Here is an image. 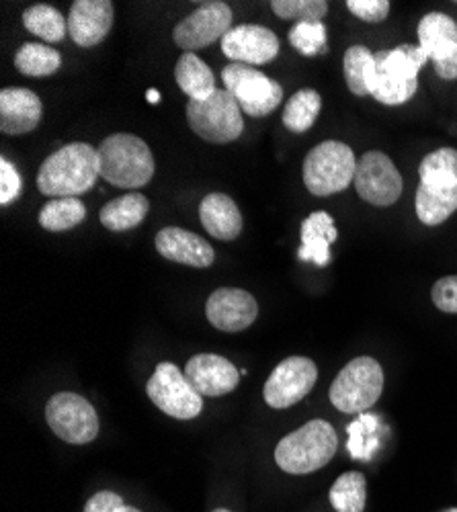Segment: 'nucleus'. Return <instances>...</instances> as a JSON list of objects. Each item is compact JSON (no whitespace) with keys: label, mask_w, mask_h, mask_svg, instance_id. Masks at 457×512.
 <instances>
[{"label":"nucleus","mask_w":457,"mask_h":512,"mask_svg":"<svg viewBox=\"0 0 457 512\" xmlns=\"http://www.w3.org/2000/svg\"><path fill=\"white\" fill-rule=\"evenodd\" d=\"M99 175V152L85 144L72 142L48 156L37 173V189L58 199L78 197L95 187Z\"/></svg>","instance_id":"obj_1"},{"label":"nucleus","mask_w":457,"mask_h":512,"mask_svg":"<svg viewBox=\"0 0 457 512\" xmlns=\"http://www.w3.org/2000/svg\"><path fill=\"white\" fill-rule=\"evenodd\" d=\"M339 449L337 431L332 424L316 418L302 429L283 437L275 449V461L287 474L304 476L324 467Z\"/></svg>","instance_id":"obj_2"},{"label":"nucleus","mask_w":457,"mask_h":512,"mask_svg":"<svg viewBox=\"0 0 457 512\" xmlns=\"http://www.w3.org/2000/svg\"><path fill=\"white\" fill-rule=\"evenodd\" d=\"M99 175L121 189H138L154 177V156L134 134H113L99 146Z\"/></svg>","instance_id":"obj_3"},{"label":"nucleus","mask_w":457,"mask_h":512,"mask_svg":"<svg viewBox=\"0 0 457 512\" xmlns=\"http://www.w3.org/2000/svg\"><path fill=\"white\" fill-rule=\"evenodd\" d=\"M357 160L353 150L337 140L318 144L304 158V185L312 195L326 197L355 183Z\"/></svg>","instance_id":"obj_4"},{"label":"nucleus","mask_w":457,"mask_h":512,"mask_svg":"<svg viewBox=\"0 0 457 512\" xmlns=\"http://www.w3.org/2000/svg\"><path fill=\"white\" fill-rule=\"evenodd\" d=\"M382 392V365L371 357H357L332 381L330 402L345 414H361L380 400Z\"/></svg>","instance_id":"obj_5"},{"label":"nucleus","mask_w":457,"mask_h":512,"mask_svg":"<svg viewBox=\"0 0 457 512\" xmlns=\"http://www.w3.org/2000/svg\"><path fill=\"white\" fill-rule=\"evenodd\" d=\"M187 121L191 130L210 144L234 142L244 132L242 109L226 89H218L205 101H189Z\"/></svg>","instance_id":"obj_6"},{"label":"nucleus","mask_w":457,"mask_h":512,"mask_svg":"<svg viewBox=\"0 0 457 512\" xmlns=\"http://www.w3.org/2000/svg\"><path fill=\"white\" fill-rule=\"evenodd\" d=\"M222 80L226 84V91L236 99L240 109L251 117H267L283 101V89L279 87V82L246 64L226 66Z\"/></svg>","instance_id":"obj_7"},{"label":"nucleus","mask_w":457,"mask_h":512,"mask_svg":"<svg viewBox=\"0 0 457 512\" xmlns=\"http://www.w3.org/2000/svg\"><path fill=\"white\" fill-rule=\"evenodd\" d=\"M46 420L56 437L72 445H87L99 435V416L95 408L78 394L62 392L50 398Z\"/></svg>","instance_id":"obj_8"},{"label":"nucleus","mask_w":457,"mask_h":512,"mask_svg":"<svg viewBox=\"0 0 457 512\" xmlns=\"http://www.w3.org/2000/svg\"><path fill=\"white\" fill-rule=\"evenodd\" d=\"M148 398L160 408L179 420H191L199 416L203 408V396H199L183 371L173 363H160L146 386Z\"/></svg>","instance_id":"obj_9"},{"label":"nucleus","mask_w":457,"mask_h":512,"mask_svg":"<svg viewBox=\"0 0 457 512\" xmlns=\"http://www.w3.org/2000/svg\"><path fill=\"white\" fill-rule=\"evenodd\" d=\"M355 189L363 201L388 207L402 195V177L388 154L371 150L357 162Z\"/></svg>","instance_id":"obj_10"},{"label":"nucleus","mask_w":457,"mask_h":512,"mask_svg":"<svg viewBox=\"0 0 457 512\" xmlns=\"http://www.w3.org/2000/svg\"><path fill=\"white\" fill-rule=\"evenodd\" d=\"M318 379V367L308 357H289L281 361L265 383V402L275 408L283 410L304 400Z\"/></svg>","instance_id":"obj_11"},{"label":"nucleus","mask_w":457,"mask_h":512,"mask_svg":"<svg viewBox=\"0 0 457 512\" xmlns=\"http://www.w3.org/2000/svg\"><path fill=\"white\" fill-rule=\"evenodd\" d=\"M232 11L226 3H205L181 23H177L173 37L175 44L187 54L216 44L232 29Z\"/></svg>","instance_id":"obj_12"},{"label":"nucleus","mask_w":457,"mask_h":512,"mask_svg":"<svg viewBox=\"0 0 457 512\" xmlns=\"http://www.w3.org/2000/svg\"><path fill=\"white\" fill-rule=\"evenodd\" d=\"M205 314L222 332H242L259 318V304L244 289L220 287L207 300Z\"/></svg>","instance_id":"obj_13"},{"label":"nucleus","mask_w":457,"mask_h":512,"mask_svg":"<svg viewBox=\"0 0 457 512\" xmlns=\"http://www.w3.org/2000/svg\"><path fill=\"white\" fill-rule=\"evenodd\" d=\"M222 52L236 64L261 66L279 54V39L267 27L238 25L224 35Z\"/></svg>","instance_id":"obj_14"},{"label":"nucleus","mask_w":457,"mask_h":512,"mask_svg":"<svg viewBox=\"0 0 457 512\" xmlns=\"http://www.w3.org/2000/svg\"><path fill=\"white\" fill-rule=\"evenodd\" d=\"M185 377L199 396L218 398L226 396L240 383V371L224 357L201 353L189 359Z\"/></svg>","instance_id":"obj_15"},{"label":"nucleus","mask_w":457,"mask_h":512,"mask_svg":"<svg viewBox=\"0 0 457 512\" xmlns=\"http://www.w3.org/2000/svg\"><path fill=\"white\" fill-rule=\"evenodd\" d=\"M113 27V3L109 0H76L70 7L68 31L82 48H95Z\"/></svg>","instance_id":"obj_16"},{"label":"nucleus","mask_w":457,"mask_h":512,"mask_svg":"<svg viewBox=\"0 0 457 512\" xmlns=\"http://www.w3.org/2000/svg\"><path fill=\"white\" fill-rule=\"evenodd\" d=\"M156 250L164 256V259L179 265L195 267V269L212 267L216 259L210 242L193 232H187L175 226L164 228L156 234Z\"/></svg>","instance_id":"obj_17"},{"label":"nucleus","mask_w":457,"mask_h":512,"mask_svg":"<svg viewBox=\"0 0 457 512\" xmlns=\"http://www.w3.org/2000/svg\"><path fill=\"white\" fill-rule=\"evenodd\" d=\"M41 101L29 89H3L0 93V132L23 136L41 121Z\"/></svg>","instance_id":"obj_18"},{"label":"nucleus","mask_w":457,"mask_h":512,"mask_svg":"<svg viewBox=\"0 0 457 512\" xmlns=\"http://www.w3.org/2000/svg\"><path fill=\"white\" fill-rule=\"evenodd\" d=\"M199 218L205 232L218 240H236L242 232V213L232 197L210 193L199 205Z\"/></svg>","instance_id":"obj_19"},{"label":"nucleus","mask_w":457,"mask_h":512,"mask_svg":"<svg viewBox=\"0 0 457 512\" xmlns=\"http://www.w3.org/2000/svg\"><path fill=\"white\" fill-rule=\"evenodd\" d=\"M335 220L326 211H314L302 222L300 261L324 267L330 263V244L337 242Z\"/></svg>","instance_id":"obj_20"},{"label":"nucleus","mask_w":457,"mask_h":512,"mask_svg":"<svg viewBox=\"0 0 457 512\" xmlns=\"http://www.w3.org/2000/svg\"><path fill=\"white\" fill-rule=\"evenodd\" d=\"M419 41L429 60L441 62L457 50V23L443 13H429L419 23Z\"/></svg>","instance_id":"obj_21"},{"label":"nucleus","mask_w":457,"mask_h":512,"mask_svg":"<svg viewBox=\"0 0 457 512\" xmlns=\"http://www.w3.org/2000/svg\"><path fill=\"white\" fill-rule=\"evenodd\" d=\"M148 209L150 201L142 193H128L105 203L99 220L111 232H128L146 220Z\"/></svg>","instance_id":"obj_22"},{"label":"nucleus","mask_w":457,"mask_h":512,"mask_svg":"<svg viewBox=\"0 0 457 512\" xmlns=\"http://www.w3.org/2000/svg\"><path fill=\"white\" fill-rule=\"evenodd\" d=\"M175 78L179 89L191 99V101H205L210 99L216 89V78L203 60H199L193 54H183L175 66Z\"/></svg>","instance_id":"obj_23"},{"label":"nucleus","mask_w":457,"mask_h":512,"mask_svg":"<svg viewBox=\"0 0 457 512\" xmlns=\"http://www.w3.org/2000/svg\"><path fill=\"white\" fill-rule=\"evenodd\" d=\"M414 205H417V216L425 226H439L457 211V185L433 187L421 183Z\"/></svg>","instance_id":"obj_24"},{"label":"nucleus","mask_w":457,"mask_h":512,"mask_svg":"<svg viewBox=\"0 0 457 512\" xmlns=\"http://www.w3.org/2000/svg\"><path fill=\"white\" fill-rule=\"evenodd\" d=\"M345 80L353 95L365 97L376 91V54L365 46H353L345 52Z\"/></svg>","instance_id":"obj_25"},{"label":"nucleus","mask_w":457,"mask_h":512,"mask_svg":"<svg viewBox=\"0 0 457 512\" xmlns=\"http://www.w3.org/2000/svg\"><path fill=\"white\" fill-rule=\"evenodd\" d=\"M87 218V207L78 197L54 199L39 211V224L48 232H66L82 224Z\"/></svg>","instance_id":"obj_26"},{"label":"nucleus","mask_w":457,"mask_h":512,"mask_svg":"<svg viewBox=\"0 0 457 512\" xmlns=\"http://www.w3.org/2000/svg\"><path fill=\"white\" fill-rule=\"evenodd\" d=\"M322 109V97L312 89L298 91L283 109V125L289 132L304 134L314 125Z\"/></svg>","instance_id":"obj_27"},{"label":"nucleus","mask_w":457,"mask_h":512,"mask_svg":"<svg viewBox=\"0 0 457 512\" xmlns=\"http://www.w3.org/2000/svg\"><path fill=\"white\" fill-rule=\"evenodd\" d=\"M330 504L337 512H363L367 502V482L361 472L343 474L330 488Z\"/></svg>","instance_id":"obj_28"},{"label":"nucleus","mask_w":457,"mask_h":512,"mask_svg":"<svg viewBox=\"0 0 457 512\" xmlns=\"http://www.w3.org/2000/svg\"><path fill=\"white\" fill-rule=\"evenodd\" d=\"M421 183L433 187H455L457 185V150L455 148H439L423 158Z\"/></svg>","instance_id":"obj_29"},{"label":"nucleus","mask_w":457,"mask_h":512,"mask_svg":"<svg viewBox=\"0 0 457 512\" xmlns=\"http://www.w3.org/2000/svg\"><path fill=\"white\" fill-rule=\"evenodd\" d=\"M23 25L29 33L56 44L62 41L68 29V21H64L62 13L50 5H33L23 13Z\"/></svg>","instance_id":"obj_30"},{"label":"nucleus","mask_w":457,"mask_h":512,"mask_svg":"<svg viewBox=\"0 0 457 512\" xmlns=\"http://www.w3.org/2000/svg\"><path fill=\"white\" fill-rule=\"evenodd\" d=\"M62 66V56L46 44H25L15 54V68L27 76H50Z\"/></svg>","instance_id":"obj_31"},{"label":"nucleus","mask_w":457,"mask_h":512,"mask_svg":"<svg viewBox=\"0 0 457 512\" xmlns=\"http://www.w3.org/2000/svg\"><path fill=\"white\" fill-rule=\"evenodd\" d=\"M271 7L277 17L300 23H320L328 13L324 0H273Z\"/></svg>","instance_id":"obj_32"},{"label":"nucleus","mask_w":457,"mask_h":512,"mask_svg":"<svg viewBox=\"0 0 457 512\" xmlns=\"http://www.w3.org/2000/svg\"><path fill=\"white\" fill-rule=\"evenodd\" d=\"M289 44L304 56L326 52V27L324 23H296L289 31Z\"/></svg>","instance_id":"obj_33"},{"label":"nucleus","mask_w":457,"mask_h":512,"mask_svg":"<svg viewBox=\"0 0 457 512\" xmlns=\"http://www.w3.org/2000/svg\"><path fill=\"white\" fill-rule=\"evenodd\" d=\"M349 11L367 23H382L390 15L388 0H349Z\"/></svg>","instance_id":"obj_34"},{"label":"nucleus","mask_w":457,"mask_h":512,"mask_svg":"<svg viewBox=\"0 0 457 512\" xmlns=\"http://www.w3.org/2000/svg\"><path fill=\"white\" fill-rule=\"evenodd\" d=\"M433 304L447 314H457V275L439 279L433 285Z\"/></svg>","instance_id":"obj_35"},{"label":"nucleus","mask_w":457,"mask_h":512,"mask_svg":"<svg viewBox=\"0 0 457 512\" xmlns=\"http://www.w3.org/2000/svg\"><path fill=\"white\" fill-rule=\"evenodd\" d=\"M21 193V177L17 168L3 158L0 160V205L13 203Z\"/></svg>","instance_id":"obj_36"},{"label":"nucleus","mask_w":457,"mask_h":512,"mask_svg":"<svg viewBox=\"0 0 457 512\" xmlns=\"http://www.w3.org/2000/svg\"><path fill=\"white\" fill-rule=\"evenodd\" d=\"M121 506H123L121 496L113 492H99L87 502L85 512H117Z\"/></svg>","instance_id":"obj_37"},{"label":"nucleus","mask_w":457,"mask_h":512,"mask_svg":"<svg viewBox=\"0 0 457 512\" xmlns=\"http://www.w3.org/2000/svg\"><path fill=\"white\" fill-rule=\"evenodd\" d=\"M435 72L445 80H455L457 78V50L449 58L435 62Z\"/></svg>","instance_id":"obj_38"},{"label":"nucleus","mask_w":457,"mask_h":512,"mask_svg":"<svg viewBox=\"0 0 457 512\" xmlns=\"http://www.w3.org/2000/svg\"><path fill=\"white\" fill-rule=\"evenodd\" d=\"M146 99H148L152 105H156V103H160V93L154 91V89H150V91L146 93Z\"/></svg>","instance_id":"obj_39"},{"label":"nucleus","mask_w":457,"mask_h":512,"mask_svg":"<svg viewBox=\"0 0 457 512\" xmlns=\"http://www.w3.org/2000/svg\"><path fill=\"white\" fill-rule=\"evenodd\" d=\"M117 512H140V510H138V508H134V506H126V504H123Z\"/></svg>","instance_id":"obj_40"},{"label":"nucleus","mask_w":457,"mask_h":512,"mask_svg":"<svg viewBox=\"0 0 457 512\" xmlns=\"http://www.w3.org/2000/svg\"><path fill=\"white\" fill-rule=\"evenodd\" d=\"M214 512H230V510H226V508H218V510H214Z\"/></svg>","instance_id":"obj_41"}]
</instances>
